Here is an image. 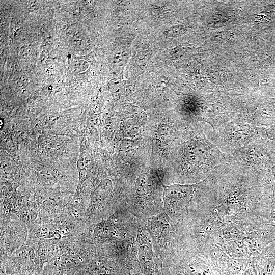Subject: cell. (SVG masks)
Masks as SVG:
<instances>
[{
    "mask_svg": "<svg viewBox=\"0 0 275 275\" xmlns=\"http://www.w3.org/2000/svg\"><path fill=\"white\" fill-rule=\"evenodd\" d=\"M252 269L251 268L247 269L243 275H252Z\"/></svg>",
    "mask_w": 275,
    "mask_h": 275,
    "instance_id": "cell-7",
    "label": "cell"
},
{
    "mask_svg": "<svg viewBox=\"0 0 275 275\" xmlns=\"http://www.w3.org/2000/svg\"><path fill=\"white\" fill-rule=\"evenodd\" d=\"M263 138L226 155L229 163L240 167L257 178L269 167Z\"/></svg>",
    "mask_w": 275,
    "mask_h": 275,
    "instance_id": "cell-2",
    "label": "cell"
},
{
    "mask_svg": "<svg viewBox=\"0 0 275 275\" xmlns=\"http://www.w3.org/2000/svg\"><path fill=\"white\" fill-rule=\"evenodd\" d=\"M232 251V255L236 256H244L247 253V249L244 244L241 242H235L232 243L231 246Z\"/></svg>",
    "mask_w": 275,
    "mask_h": 275,
    "instance_id": "cell-5",
    "label": "cell"
},
{
    "mask_svg": "<svg viewBox=\"0 0 275 275\" xmlns=\"http://www.w3.org/2000/svg\"><path fill=\"white\" fill-rule=\"evenodd\" d=\"M8 273H35L41 270L36 248L26 242L9 256L1 258Z\"/></svg>",
    "mask_w": 275,
    "mask_h": 275,
    "instance_id": "cell-4",
    "label": "cell"
},
{
    "mask_svg": "<svg viewBox=\"0 0 275 275\" xmlns=\"http://www.w3.org/2000/svg\"><path fill=\"white\" fill-rule=\"evenodd\" d=\"M29 236V230L24 223L1 215V258L25 244Z\"/></svg>",
    "mask_w": 275,
    "mask_h": 275,
    "instance_id": "cell-3",
    "label": "cell"
},
{
    "mask_svg": "<svg viewBox=\"0 0 275 275\" xmlns=\"http://www.w3.org/2000/svg\"><path fill=\"white\" fill-rule=\"evenodd\" d=\"M271 218L272 222L275 224V199L273 200L272 205Z\"/></svg>",
    "mask_w": 275,
    "mask_h": 275,
    "instance_id": "cell-6",
    "label": "cell"
},
{
    "mask_svg": "<svg viewBox=\"0 0 275 275\" xmlns=\"http://www.w3.org/2000/svg\"><path fill=\"white\" fill-rule=\"evenodd\" d=\"M206 128L207 138L226 155L263 138V129L244 120L230 121L214 129Z\"/></svg>",
    "mask_w": 275,
    "mask_h": 275,
    "instance_id": "cell-1",
    "label": "cell"
}]
</instances>
